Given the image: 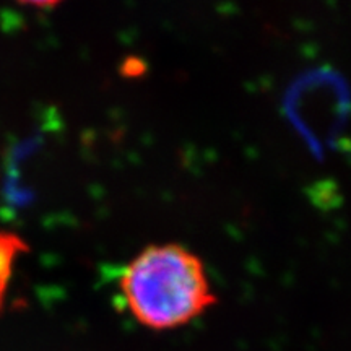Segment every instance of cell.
Masks as SVG:
<instances>
[{
  "label": "cell",
  "instance_id": "7a4b0ae2",
  "mask_svg": "<svg viewBox=\"0 0 351 351\" xmlns=\"http://www.w3.org/2000/svg\"><path fill=\"white\" fill-rule=\"evenodd\" d=\"M26 251H28V245L23 239L12 232L0 231V313H2L7 288L12 280L13 262Z\"/></svg>",
  "mask_w": 351,
  "mask_h": 351
},
{
  "label": "cell",
  "instance_id": "6da1fadb",
  "mask_svg": "<svg viewBox=\"0 0 351 351\" xmlns=\"http://www.w3.org/2000/svg\"><path fill=\"white\" fill-rule=\"evenodd\" d=\"M119 295L140 326L184 327L217 302L202 258L181 244H153L121 270Z\"/></svg>",
  "mask_w": 351,
  "mask_h": 351
}]
</instances>
